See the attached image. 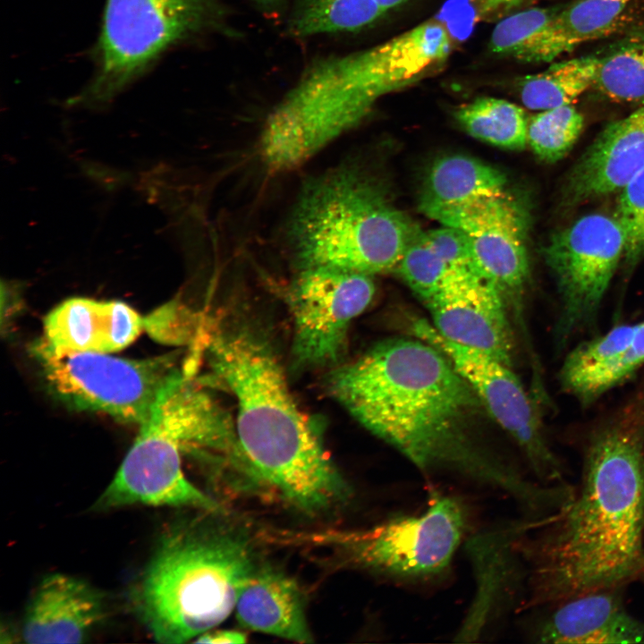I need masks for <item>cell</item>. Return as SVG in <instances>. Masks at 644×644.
Wrapping results in <instances>:
<instances>
[{
	"label": "cell",
	"instance_id": "obj_1",
	"mask_svg": "<svg viewBox=\"0 0 644 644\" xmlns=\"http://www.w3.org/2000/svg\"><path fill=\"white\" fill-rule=\"evenodd\" d=\"M328 386L357 421L423 473L464 478L507 495L530 513L550 503V487L529 479L486 443L485 405L428 342L380 341L335 369Z\"/></svg>",
	"mask_w": 644,
	"mask_h": 644
},
{
	"label": "cell",
	"instance_id": "obj_2",
	"mask_svg": "<svg viewBox=\"0 0 644 644\" xmlns=\"http://www.w3.org/2000/svg\"><path fill=\"white\" fill-rule=\"evenodd\" d=\"M581 479L570 503L514 541L525 608L644 577V370L580 430Z\"/></svg>",
	"mask_w": 644,
	"mask_h": 644
},
{
	"label": "cell",
	"instance_id": "obj_3",
	"mask_svg": "<svg viewBox=\"0 0 644 644\" xmlns=\"http://www.w3.org/2000/svg\"><path fill=\"white\" fill-rule=\"evenodd\" d=\"M209 330V366L236 401L243 474L309 515L348 501L351 487L295 402L267 339L243 323Z\"/></svg>",
	"mask_w": 644,
	"mask_h": 644
},
{
	"label": "cell",
	"instance_id": "obj_4",
	"mask_svg": "<svg viewBox=\"0 0 644 644\" xmlns=\"http://www.w3.org/2000/svg\"><path fill=\"white\" fill-rule=\"evenodd\" d=\"M256 566L242 532L202 519L178 521L162 534L138 583V614L157 642L193 640L234 611Z\"/></svg>",
	"mask_w": 644,
	"mask_h": 644
},
{
	"label": "cell",
	"instance_id": "obj_5",
	"mask_svg": "<svg viewBox=\"0 0 644 644\" xmlns=\"http://www.w3.org/2000/svg\"><path fill=\"white\" fill-rule=\"evenodd\" d=\"M289 233L301 268L373 275L396 269L420 230L377 182L343 167L305 187Z\"/></svg>",
	"mask_w": 644,
	"mask_h": 644
},
{
	"label": "cell",
	"instance_id": "obj_6",
	"mask_svg": "<svg viewBox=\"0 0 644 644\" xmlns=\"http://www.w3.org/2000/svg\"><path fill=\"white\" fill-rule=\"evenodd\" d=\"M467 524L463 504L436 492L419 513L394 516L370 528L302 538L336 548L356 568L395 580H421L450 566Z\"/></svg>",
	"mask_w": 644,
	"mask_h": 644
},
{
	"label": "cell",
	"instance_id": "obj_7",
	"mask_svg": "<svg viewBox=\"0 0 644 644\" xmlns=\"http://www.w3.org/2000/svg\"><path fill=\"white\" fill-rule=\"evenodd\" d=\"M214 14L212 0H106L84 100L111 99L172 46L207 28Z\"/></svg>",
	"mask_w": 644,
	"mask_h": 644
},
{
	"label": "cell",
	"instance_id": "obj_8",
	"mask_svg": "<svg viewBox=\"0 0 644 644\" xmlns=\"http://www.w3.org/2000/svg\"><path fill=\"white\" fill-rule=\"evenodd\" d=\"M625 235L615 216L585 215L551 235L543 257L559 296L554 341L558 354L579 335L597 334L601 306L623 263Z\"/></svg>",
	"mask_w": 644,
	"mask_h": 644
},
{
	"label": "cell",
	"instance_id": "obj_9",
	"mask_svg": "<svg viewBox=\"0 0 644 644\" xmlns=\"http://www.w3.org/2000/svg\"><path fill=\"white\" fill-rule=\"evenodd\" d=\"M33 352L51 392L64 402L139 425L184 367L174 354L128 360L100 352H59L41 340Z\"/></svg>",
	"mask_w": 644,
	"mask_h": 644
},
{
	"label": "cell",
	"instance_id": "obj_10",
	"mask_svg": "<svg viewBox=\"0 0 644 644\" xmlns=\"http://www.w3.org/2000/svg\"><path fill=\"white\" fill-rule=\"evenodd\" d=\"M412 335L436 347L473 388L489 416L514 440L538 480L564 482V465L546 436L538 402L511 366L440 335L431 322L417 319Z\"/></svg>",
	"mask_w": 644,
	"mask_h": 644
},
{
	"label": "cell",
	"instance_id": "obj_11",
	"mask_svg": "<svg viewBox=\"0 0 644 644\" xmlns=\"http://www.w3.org/2000/svg\"><path fill=\"white\" fill-rule=\"evenodd\" d=\"M374 295L372 275L327 267L301 268L289 296L298 362H335L343 353L352 321L369 306Z\"/></svg>",
	"mask_w": 644,
	"mask_h": 644
},
{
	"label": "cell",
	"instance_id": "obj_12",
	"mask_svg": "<svg viewBox=\"0 0 644 644\" xmlns=\"http://www.w3.org/2000/svg\"><path fill=\"white\" fill-rule=\"evenodd\" d=\"M429 217L465 234L481 270L499 289L526 332L523 304L530 259L524 207L504 191L439 210Z\"/></svg>",
	"mask_w": 644,
	"mask_h": 644
},
{
	"label": "cell",
	"instance_id": "obj_13",
	"mask_svg": "<svg viewBox=\"0 0 644 644\" xmlns=\"http://www.w3.org/2000/svg\"><path fill=\"white\" fill-rule=\"evenodd\" d=\"M452 29L434 17L370 48L329 57V68L340 87L371 107L445 63L457 44Z\"/></svg>",
	"mask_w": 644,
	"mask_h": 644
},
{
	"label": "cell",
	"instance_id": "obj_14",
	"mask_svg": "<svg viewBox=\"0 0 644 644\" xmlns=\"http://www.w3.org/2000/svg\"><path fill=\"white\" fill-rule=\"evenodd\" d=\"M182 453L164 433L140 425L136 440L92 509L102 512L144 504L221 513V505L186 478Z\"/></svg>",
	"mask_w": 644,
	"mask_h": 644
},
{
	"label": "cell",
	"instance_id": "obj_15",
	"mask_svg": "<svg viewBox=\"0 0 644 644\" xmlns=\"http://www.w3.org/2000/svg\"><path fill=\"white\" fill-rule=\"evenodd\" d=\"M192 377L184 366L161 392L142 424L173 439L182 452L222 456L242 471L235 426Z\"/></svg>",
	"mask_w": 644,
	"mask_h": 644
},
{
	"label": "cell",
	"instance_id": "obj_16",
	"mask_svg": "<svg viewBox=\"0 0 644 644\" xmlns=\"http://www.w3.org/2000/svg\"><path fill=\"white\" fill-rule=\"evenodd\" d=\"M644 369V320L616 323L567 351L559 369L561 390L589 409Z\"/></svg>",
	"mask_w": 644,
	"mask_h": 644
},
{
	"label": "cell",
	"instance_id": "obj_17",
	"mask_svg": "<svg viewBox=\"0 0 644 644\" xmlns=\"http://www.w3.org/2000/svg\"><path fill=\"white\" fill-rule=\"evenodd\" d=\"M107 616L105 595L64 573L46 576L25 609L21 638L30 644L81 643Z\"/></svg>",
	"mask_w": 644,
	"mask_h": 644
},
{
	"label": "cell",
	"instance_id": "obj_18",
	"mask_svg": "<svg viewBox=\"0 0 644 644\" xmlns=\"http://www.w3.org/2000/svg\"><path fill=\"white\" fill-rule=\"evenodd\" d=\"M644 167V104L608 123L568 173L565 205L619 192Z\"/></svg>",
	"mask_w": 644,
	"mask_h": 644
},
{
	"label": "cell",
	"instance_id": "obj_19",
	"mask_svg": "<svg viewBox=\"0 0 644 644\" xmlns=\"http://www.w3.org/2000/svg\"><path fill=\"white\" fill-rule=\"evenodd\" d=\"M623 588L603 589L552 605L534 637L545 644L644 643V621L625 607Z\"/></svg>",
	"mask_w": 644,
	"mask_h": 644
},
{
	"label": "cell",
	"instance_id": "obj_20",
	"mask_svg": "<svg viewBox=\"0 0 644 644\" xmlns=\"http://www.w3.org/2000/svg\"><path fill=\"white\" fill-rule=\"evenodd\" d=\"M144 318L121 301L72 298L50 311L41 340L59 352L109 353L131 343Z\"/></svg>",
	"mask_w": 644,
	"mask_h": 644
},
{
	"label": "cell",
	"instance_id": "obj_21",
	"mask_svg": "<svg viewBox=\"0 0 644 644\" xmlns=\"http://www.w3.org/2000/svg\"><path fill=\"white\" fill-rule=\"evenodd\" d=\"M506 301L487 284L427 306L431 324L448 340L513 366V335Z\"/></svg>",
	"mask_w": 644,
	"mask_h": 644
},
{
	"label": "cell",
	"instance_id": "obj_22",
	"mask_svg": "<svg viewBox=\"0 0 644 644\" xmlns=\"http://www.w3.org/2000/svg\"><path fill=\"white\" fill-rule=\"evenodd\" d=\"M234 611L243 628L295 642L313 641L299 585L270 565L257 564L238 595Z\"/></svg>",
	"mask_w": 644,
	"mask_h": 644
},
{
	"label": "cell",
	"instance_id": "obj_23",
	"mask_svg": "<svg viewBox=\"0 0 644 644\" xmlns=\"http://www.w3.org/2000/svg\"><path fill=\"white\" fill-rule=\"evenodd\" d=\"M506 178L492 165L476 158L453 155L430 167L425 179L419 208L430 216L435 212L504 191Z\"/></svg>",
	"mask_w": 644,
	"mask_h": 644
},
{
	"label": "cell",
	"instance_id": "obj_24",
	"mask_svg": "<svg viewBox=\"0 0 644 644\" xmlns=\"http://www.w3.org/2000/svg\"><path fill=\"white\" fill-rule=\"evenodd\" d=\"M637 0H577L560 7L544 33L540 54L550 63L607 34Z\"/></svg>",
	"mask_w": 644,
	"mask_h": 644
},
{
	"label": "cell",
	"instance_id": "obj_25",
	"mask_svg": "<svg viewBox=\"0 0 644 644\" xmlns=\"http://www.w3.org/2000/svg\"><path fill=\"white\" fill-rule=\"evenodd\" d=\"M395 270L425 306L488 280L479 272L459 269L448 264L425 241L421 231Z\"/></svg>",
	"mask_w": 644,
	"mask_h": 644
},
{
	"label": "cell",
	"instance_id": "obj_26",
	"mask_svg": "<svg viewBox=\"0 0 644 644\" xmlns=\"http://www.w3.org/2000/svg\"><path fill=\"white\" fill-rule=\"evenodd\" d=\"M600 56L585 55L555 62L522 77L518 90L523 105L536 111L572 105L594 86Z\"/></svg>",
	"mask_w": 644,
	"mask_h": 644
},
{
	"label": "cell",
	"instance_id": "obj_27",
	"mask_svg": "<svg viewBox=\"0 0 644 644\" xmlns=\"http://www.w3.org/2000/svg\"><path fill=\"white\" fill-rule=\"evenodd\" d=\"M384 14L375 0H296L287 30L298 38L355 32Z\"/></svg>",
	"mask_w": 644,
	"mask_h": 644
},
{
	"label": "cell",
	"instance_id": "obj_28",
	"mask_svg": "<svg viewBox=\"0 0 644 644\" xmlns=\"http://www.w3.org/2000/svg\"><path fill=\"white\" fill-rule=\"evenodd\" d=\"M471 136L494 146L520 150L528 144L529 119L518 105L494 97H479L455 112Z\"/></svg>",
	"mask_w": 644,
	"mask_h": 644
},
{
	"label": "cell",
	"instance_id": "obj_29",
	"mask_svg": "<svg viewBox=\"0 0 644 644\" xmlns=\"http://www.w3.org/2000/svg\"><path fill=\"white\" fill-rule=\"evenodd\" d=\"M593 88L621 104H644V36L627 38L600 56Z\"/></svg>",
	"mask_w": 644,
	"mask_h": 644
},
{
	"label": "cell",
	"instance_id": "obj_30",
	"mask_svg": "<svg viewBox=\"0 0 644 644\" xmlns=\"http://www.w3.org/2000/svg\"><path fill=\"white\" fill-rule=\"evenodd\" d=\"M583 127L584 117L572 105L539 111L529 121L528 144L538 158L554 163L569 153Z\"/></svg>",
	"mask_w": 644,
	"mask_h": 644
},
{
	"label": "cell",
	"instance_id": "obj_31",
	"mask_svg": "<svg viewBox=\"0 0 644 644\" xmlns=\"http://www.w3.org/2000/svg\"><path fill=\"white\" fill-rule=\"evenodd\" d=\"M210 326L201 313L180 301H171L144 318V328L152 337L177 345L199 347Z\"/></svg>",
	"mask_w": 644,
	"mask_h": 644
},
{
	"label": "cell",
	"instance_id": "obj_32",
	"mask_svg": "<svg viewBox=\"0 0 644 644\" xmlns=\"http://www.w3.org/2000/svg\"><path fill=\"white\" fill-rule=\"evenodd\" d=\"M619 193L615 216L625 235L623 267L629 277L644 258V167Z\"/></svg>",
	"mask_w": 644,
	"mask_h": 644
},
{
	"label": "cell",
	"instance_id": "obj_33",
	"mask_svg": "<svg viewBox=\"0 0 644 644\" xmlns=\"http://www.w3.org/2000/svg\"><path fill=\"white\" fill-rule=\"evenodd\" d=\"M539 0H467L473 24L501 20L504 16L526 8Z\"/></svg>",
	"mask_w": 644,
	"mask_h": 644
},
{
	"label": "cell",
	"instance_id": "obj_34",
	"mask_svg": "<svg viewBox=\"0 0 644 644\" xmlns=\"http://www.w3.org/2000/svg\"><path fill=\"white\" fill-rule=\"evenodd\" d=\"M193 641L212 644H241L247 642V635L236 630L211 629L200 634Z\"/></svg>",
	"mask_w": 644,
	"mask_h": 644
},
{
	"label": "cell",
	"instance_id": "obj_35",
	"mask_svg": "<svg viewBox=\"0 0 644 644\" xmlns=\"http://www.w3.org/2000/svg\"><path fill=\"white\" fill-rule=\"evenodd\" d=\"M375 1L386 13L388 11L393 10V9L402 5L407 0H375Z\"/></svg>",
	"mask_w": 644,
	"mask_h": 644
},
{
	"label": "cell",
	"instance_id": "obj_36",
	"mask_svg": "<svg viewBox=\"0 0 644 644\" xmlns=\"http://www.w3.org/2000/svg\"><path fill=\"white\" fill-rule=\"evenodd\" d=\"M256 4L264 9H272L277 7L285 0H252Z\"/></svg>",
	"mask_w": 644,
	"mask_h": 644
}]
</instances>
